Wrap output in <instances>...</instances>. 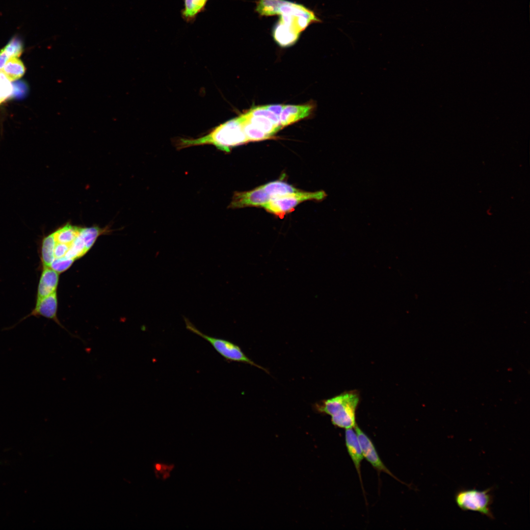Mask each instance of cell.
I'll list each match as a JSON object with an SVG mask.
<instances>
[{
	"label": "cell",
	"instance_id": "8fae6325",
	"mask_svg": "<svg viewBox=\"0 0 530 530\" xmlns=\"http://www.w3.org/2000/svg\"><path fill=\"white\" fill-rule=\"evenodd\" d=\"M345 442L347 452L352 461L362 484L361 465L364 456L357 436L353 428L346 429Z\"/></svg>",
	"mask_w": 530,
	"mask_h": 530
},
{
	"label": "cell",
	"instance_id": "e0dca14e",
	"mask_svg": "<svg viewBox=\"0 0 530 530\" xmlns=\"http://www.w3.org/2000/svg\"><path fill=\"white\" fill-rule=\"evenodd\" d=\"M80 229L70 224H66L53 233L55 240L57 243L70 245L78 237Z\"/></svg>",
	"mask_w": 530,
	"mask_h": 530
},
{
	"label": "cell",
	"instance_id": "52a82bcc",
	"mask_svg": "<svg viewBox=\"0 0 530 530\" xmlns=\"http://www.w3.org/2000/svg\"><path fill=\"white\" fill-rule=\"evenodd\" d=\"M270 199V197L260 186L249 191L235 192L228 208L239 209L251 206L263 207Z\"/></svg>",
	"mask_w": 530,
	"mask_h": 530
},
{
	"label": "cell",
	"instance_id": "ba28073f",
	"mask_svg": "<svg viewBox=\"0 0 530 530\" xmlns=\"http://www.w3.org/2000/svg\"><path fill=\"white\" fill-rule=\"evenodd\" d=\"M57 297L56 292L52 294L36 299L35 305L31 312L19 320L16 324L6 329H10L23 320L30 317H43L52 319L63 327L57 317Z\"/></svg>",
	"mask_w": 530,
	"mask_h": 530
},
{
	"label": "cell",
	"instance_id": "ac0fdd59",
	"mask_svg": "<svg viewBox=\"0 0 530 530\" xmlns=\"http://www.w3.org/2000/svg\"><path fill=\"white\" fill-rule=\"evenodd\" d=\"M106 231V230L97 227L81 228L79 236L82 238L87 251L93 246L97 238Z\"/></svg>",
	"mask_w": 530,
	"mask_h": 530
},
{
	"label": "cell",
	"instance_id": "6da1fadb",
	"mask_svg": "<svg viewBox=\"0 0 530 530\" xmlns=\"http://www.w3.org/2000/svg\"><path fill=\"white\" fill-rule=\"evenodd\" d=\"M256 3L255 10L260 16L280 15L273 36L281 47L292 45L309 25L321 22L313 11L302 4L284 0H257Z\"/></svg>",
	"mask_w": 530,
	"mask_h": 530
},
{
	"label": "cell",
	"instance_id": "cb8c5ba5",
	"mask_svg": "<svg viewBox=\"0 0 530 530\" xmlns=\"http://www.w3.org/2000/svg\"><path fill=\"white\" fill-rule=\"evenodd\" d=\"M266 108L280 117V115L285 106L284 105H270L265 106Z\"/></svg>",
	"mask_w": 530,
	"mask_h": 530
},
{
	"label": "cell",
	"instance_id": "ffe728a7",
	"mask_svg": "<svg viewBox=\"0 0 530 530\" xmlns=\"http://www.w3.org/2000/svg\"><path fill=\"white\" fill-rule=\"evenodd\" d=\"M23 48L22 41L15 37L11 39L2 49L8 56L10 58L19 57L23 52Z\"/></svg>",
	"mask_w": 530,
	"mask_h": 530
},
{
	"label": "cell",
	"instance_id": "2e32d148",
	"mask_svg": "<svg viewBox=\"0 0 530 530\" xmlns=\"http://www.w3.org/2000/svg\"><path fill=\"white\" fill-rule=\"evenodd\" d=\"M55 243L53 233L43 238L39 249V257L42 267H50L53 260V251Z\"/></svg>",
	"mask_w": 530,
	"mask_h": 530
},
{
	"label": "cell",
	"instance_id": "5bb4252c",
	"mask_svg": "<svg viewBox=\"0 0 530 530\" xmlns=\"http://www.w3.org/2000/svg\"><path fill=\"white\" fill-rule=\"evenodd\" d=\"M23 62L18 57H10L5 62L0 71L10 81H14L23 76L26 72Z\"/></svg>",
	"mask_w": 530,
	"mask_h": 530
},
{
	"label": "cell",
	"instance_id": "d4e9b609",
	"mask_svg": "<svg viewBox=\"0 0 530 530\" xmlns=\"http://www.w3.org/2000/svg\"><path fill=\"white\" fill-rule=\"evenodd\" d=\"M9 58L3 49L0 50V69H1L6 61Z\"/></svg>",
	"mask_w": 530,
	"mask_h": 530
},
{
	"label": "cell",
	"instance_id": "9a60e30c",
	"mask_svg": "<svg viewBox=\"0 0 530 530\" xmlns=\"http://www.w3.org/2000/svg\"><path fill=\"white\" fill-rule=\"evenodd\" d=\"M261 186L270 197L271 199L284 196L300 190L292 185L281 181L270 182L262 185Z\"/></svg>",
	"mask_w": 530,
	"mask_h": 530
},
{
	"label": "cell",
	"instance_id": "277c9868",
	"mask_svg": "<svg viewBox=\"0 0 530 530\" xmlns=\"http://www.w3.org/2000/svg\"><path fill=\"white\" fill-rule=\"evenodd\" d=\"M183 318L186 328L188 330L208 341L213 348L227 361L248 364L269 373L267 370L256 364L248 357L237 344L228 340L207 335L197 329L186 317L183 316Z\"/></svg>",
	"mask_w": 530,
	"mask_h": 530
},
{
	"label": "cell",
	"instance_id": "603a6c76",
	"mask_svg": "<svg viewBox=\"0 0 530 530\" xmlns=\"http://www.w3.org/2000/svg\"><path fill=\"white\" fill-rule=\"evenodd\" d=\"M70 245L56 242L53 251L54 259L65 257Z\"/></svg>",
	"mask_w": 530,
	"mask_h": 530
},
{
	"label": "cell",
	"instance_id": "44dd1931",
	"mask_svg": "<svg viewBox=\"0 0 530 530\" xmlns=\"http://www.w3.org/2000/svg\"><path fill=\"white\" fill-rule=\"evenodd\" d=\"M0 71V104L9 98L13 93L12 84Z\"/></svg>",
	"mask_w": 530,
	"mask_h": 530
},
{
	"label": "cell",
	"instance_id": "5b68a950",
	"mask_svg": "<svg viewBox=\"0 0 530 530\" xmlns=\"http://www.w3.org/2000/svg\"><path fill=\"white\" fill-rule=\"evenodd\" d=\"M493 488L483 491L476 489H461L454 495L457 506L463 511L479 512L490 519L494 517L491 509L493 502Z\"/></svg>",
	"mask_w": 530,
	"mask_h": 530
},
{
	"label": "cell",
	"instance_id": "d6986e66",
	"mask_svg": "<svg viewBox=\"0 0 530 530\" xmlns=\"http://www.w3.org/2000/svg\"><path fill=\"white\" fill-rule=\"evenodd\" d=\"M87 252L84 243L79 235L70 245L65 257L75 260L83 256Z\"/></svg>",
	"mask_w": 530,
	"mask_h": 530
},
{
	"label": "cell",
	"instance_id": "484cf974",
	"mask_svg": "<svg viewBox=\"0 0 530 530\" xmlns=\"http://www.w3.org/2000/svg\"></svg>",
	"mask_w": 530,
	"mask_h": 530
},
{
	"label": "cell",
	"instance_id": "7c38bea8",
	"mask_svg": "<svg viewBox=\"0 0 530 530\" xmlns=\"http://www.w3.org/2000/svg\"><path fill=\"white\" fill-rule=\"evenodd\" d=\"M59 280L58 273L49 267H42L36 293V299L56 292Z\"/></svg>",
	"mask_w": 530,
	"mask_h": 530
},
{
	"label": "cell",
	"instance_id": "9c48e42d",
	"mask_svg": "<svg viewBox=\"0 0 530 530\" xmlns=\"http://www.w3.org/2000/svg\"><path fill=\"white\" fill-rule=\"evenodd\" d=\"M354 428L359 441L364 457L377 471L385 473L400 481L393 475L382 461L374 444L368 435L357 425Z\"/></svg>",
	"mask_w": 530,
	"mask_h": 530
},
{
	"label": "cell",
	"instance_id": "8992f818",
	"mask_svg": "<svg viewBox=\"0 0 530 530\" xmlns=\"http://www.w3.org/2000/svg\"><path fill=\"white\" fill-rule=\"evenodd\" d=\"M327 195L323 190L315 192L300 190L275 198H271L263 207L266 211L277 215H284L290 212L298 204L307 200L321 201Z\"/></svg>",
	"mask_w": 530,
	"mask_h": 530
},
{
	"label": "cell",
	"instance_id": "7a4b0ae2",
	"mask_svg": "<svg viewBox=\"0 0 530 530\" xmlns=\"http://www.w3.org/2000/svg\"><path fill=\"white\" fill-rule=\"evenodd\" d=\"M248 142L238 116L218 126L203 136L197 138H180L178 141L177 146L178 149H183L208 144L229 153L232 148Z\"/></svg>",
	"mask_w": 530,
	"mask_h": 530
},
{
	"label": "cell",
	"instance_id": "7402d4cb",
	"mask_svg": "<svg viewBox=\"0 0 530 530\" xmlns=\"http://www.w3.org/2000/svg\"><path fill=\"white\" fill-rule=\"evenodd\" d=\"M75 260L65 257L60 258H54L50 267L55 271L61 273L68 269L73 263Z\"/></svg>",
	"mask_w": 530,
	"mask_h": 530
},
{
	"label": "cell",
	"instance_id": "30bf717a",
	"mask_svg": "<svg viewBox=\"0 0 530 530\" xmlns=\"http://www.w3.org/2000/svg\"><path fill=\"white\" fill-rule=\"evenodd\" d=\"M314 106L311 104L285 105L280 115L282 127L288 126L310 115Z\"/></svg>",
	"mask_w": 530,
	"mask_h": 530
},
{
	"label": "cell",
	"instance_id": "4fadbf2b",
	"mask_svg": "<svg viewBox=\"0 0 530 530\" xmlns=\"http://www.w3.org/2000/svg\"><path fill=\"white\" fill-rule=\"evenodd\" d=\"M209 0H184L181 16L188 23H193L197 17L205 10Z\"/></svg>",
	"mask_w": 530,
	"mask_h": 530
},
{
	"label": "cell",
	"instance_id": "3957f363",
	"mask_svg": "<svg viewBox=\"0 0 530 530\" xmlns=\"http://www.w3.org/2000/svg\"><path fill=\"white\" fill-rule=\"evenodd\" d=\"M359 401V392L350 390L317 401L313 405V408L317 412L331 416L335 426L345 429L353 428L357 425L356 411Z\"/></svg>",
	"mask_w": 530,
	"mask_h": 530
}]
</instances>
